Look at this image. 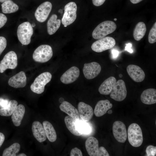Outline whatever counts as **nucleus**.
<instances>
[{
    "instance_id": "obj_1",
    "label": "nucleus",
    "mask_w": 156,
    "mask_h": 156,
    "mask_svg": "<svg viewBox=\"0 0 156 156\" xmlns=\"http://www.w3.org/2000/svg\"><path fill=\"white\" fill-rule=\"evenodd\" d=\"M116 28V25L114 22L106 21L99 24L94 29L92 35L95 39L103 38L114 32Z\"/></svg>"
},
{
    "instance_id": "obj_2",
    "label": "nucleus",
    "mask_w": 156,
    "mask_h": 156,
    "mask_svg": "<svg viewBox=\"0 0 156 156\" xmlns=\"http://www.w3.org/2000/svg\"><path fill=\"white\" fill-rule=\"evenodd\" d=\"M129 142L132 146L137 147L140 146L143 142V137L141 129L139 125L135 123L131 124L128 129Z\"/></svg>"
},
{
    "instance_id": "obj_3",
    "label": "nucleus",
    "mask_w": 156,
    "mask_h": 156,
    "mask_svg": "<svg viewBox=\"0 0 156 156\" xmlns=\"http://www.w3.org/2000/svg\"><path fill=\"white\" fill-rule=\"evenodd\" d=\"M33 34V29L31 24L28 22L20 25L17 30L18 39L24 45H27L31 42V37Z\"/></svg>"
},
{
    "instance_id": "obj_4",
    "label": "nucleus",
    "mask_w": 156,
    "mask_h": 156,
    "mask_svg": "<svg viewBox=\"0 0 156 156\" xmlns=\"http://www.w3.org/2000/svg\"><path fill=\"white\" fill-rule=\"evenodd\" d=\"M53 54L51 47L48 45H42L34 51L33 58L35 62L43 63L47 62L52 57Z\"/></svg>"
},
{
    "instance_id": "obj_5",
    "label": "nucleus",
    "mask_w": 156,
    "mask_h": 156,
    "mask_svg": "<svg viewBox=\"0 0 156 156\" xmlns=\"http://www.w3.org/2000/svg\"><path fill=\"white\" fill-rule=\"evenodd\" d=\"M51 74L48 72H45L38 75L35 79L30 86V89L34 92L40 94L44 91L45 86L51 81Z\"/></svg>"
},
{
    "instance_id": "obj_6",
    "label": "nucleus",
    "mask_w": 156,
    "mask_h": 156,
    "mask_svg": "<svg viewBox=\"0 0 156 156\" xmlns=\"http://www.w3.org/2000/svg\"><path fill=\"white\" fill-rule=\"evenodd\" d=\"M77 7L76 3L70 2L64 7V13L62 19V23L64 25L67 26L72 23L77 17Z\"/></svg>"
},
{
    "instance_id": "obj_7",
    "label": "nucleus",
    "mask_w": 156,
    "mask_h": 156,
    "mask_svg": "<svg viewBox=\"0 0 156 156\" xmlns=\"http://www.w3.org/2000/svg\"><path fill=\"white\" fill-rule=\"evenodd\" d=\"M115 44V40L113 38L105 37L94 42L91 46V48L94 51L101 52L111 49Z\"/></svg>"
},
{
    "instance_id": "obj_8",
    "label": "nucleus",
    "mask_w": 156,
    "mask_h": 156,
    "mask_svg": "<svg viewBox=\"0 0 156 156\" xmlns=\"http://www.w3.org/2000/svg\"><path fill=\"white\" fill-rule=\"evenodd\" d=\"M18 65L17 55L14 51H11L6 53L0 63V73H2L8 69H13Z\"/></svg>"
},
{
    "instance_id": "obj_9",
    "label": "nucleus",
    "mask_w": 156,
    "mask_h": 156,
    "mask_svg": "<svg viewBox=\"0 0 156 156\" xmlns=\"http://www.w3.org/2000/svg\"><path fill=\"white\" fill-rule=\"evenodd\" d=\"M127 90L124 81L120 79L116 81L110 94V97L114 100L121 101L126 98Z\"/></svg>"
},
{
    "instance_id": "obj_10",
    "label": "nucleus",
    "mask_w": 156,
    "mask_h": 156,
    "mask_svg": "<svg viewBox=\"0 0 156 156\" xmlns=\"http://www.w3.org/2000/svg\"><path fill=\"white\" fill-rule=\"evenodd\" d=\"M113 133L116 139L118 142L123 143L126 141L127 132L125 124L119 121H115L112 127Z\"/></svg>"
},
{
    "instance_id": "obj_11",
    "label": "nucleus",
    "mask_w": 156,
    "mask_h": 156,
    "mask_svg": "<svg viewBox=\"0 0 156 156\" xmlns=\"http://www.w3.org/2000/svg\"><path fill=\"white\" fill-rule=\"evenodd\" d=\"M52 5L49 1H45L41 4L37 8L35 16L38 22H43L47 19L51 12Z\"/></svg>"
},
{
    "instance_id": "obj_12",
    "label": "nucleus",
    "mask_w": 156,
    "mask_h": 156,
    "mask_svg": "<svg viewBox=\"0 0 156 156\" xmlns=\"http://www.w3.org/2000/svg\"><path fill=\"white\" fill-rule=\"evenodd\" d=\"M83 70L85 77L87 79H90L99 75L101 71V67L98 63L93 62L85 64Z\"/></svg>"
},
{
    "instance_id": "obj_13",
    "label": "nucleus",
    "mask_w": 156,
    "mask_h": 156,
    "mask_svg": "<svg viewBox=\"0 0 156 156\" xmlns=\"http://www.w3.org/2000/svg\"><path fill=\"white\" fill-rule=\"evenodd\" d=\"M127 70L130 77L135 82H141L145 79V75L144 71L137 65L130 64L127 67Z\"/></svg>"
},
{
    "instance_id": "obj_14",
    "label": "nucleus",
    "mask_w": 156,
    "mask_h": 156,
    "mask_svg": "<svg viewBox=\"0 0 156 156\" xmlns=\"http://www.w3.org/2000/svg\"><path fill=\"white\" fill-rule=\"evenodd\" d=\"M79 74V69L77 67L72 66L62 75L60 80L62 83L65 84L71 83L78 78Z\"/></svg>"
},
{
    "instance_id": "obj_15",
    "label": "nucleus",
    "mask_w": 156,
    "mask_h": 156,
    "mask_svg": "<svg viewBox=\"0 0 156 156\" xmlns=\"http://www.w3.org/2000/svg\"><path fill=\"white\" fill-rule=\"evenodd\" d=\"M78 108L79 116L82 120L88 121L92 118L94 111L91 106L83 102H80L78 104Z\"/></svg>"
},
{
    "instance_id": "obj_16",
    "label": "nucleus",
    "mask_w": 156,
    "mask_h": 156,
    "mask_svg": "<svg viewBox=\"0 0 156 156\" xmlns=\"http://www.w3.org/2000/svg\"><path fill=\"white\" fill-rule=\"evenodd\" d=\"M9 85L15 88L24 87L27 84V79L25 73L21 71L10 78L8 81Z\"/></svg>"
},
{
    "instance_id": "obj_17",
    "label": "nucleus",
    "mask_w": 156,
    "mask_h": 156,
    "mask_svg": "<svg viewBox=\"0 0 156 156\" xmlns=\"http://www.w3.org/2000/svg\"><path fill=\"white\" fill-rule=\"evenodd\" d=\"M33 135L36 139L39 142H44L47 139V136L42 125L38 121L33 122L32 126Z\"/></svg>"
},
{
    "instance_id": "obj_18",
    "label": "nucleus",
    "mask_w": 156,
    "mask_h": 156,
    "mask_svg": "<svg viewBox=\"0 0 156 156\" xmlns=\"http://www.w3.org/2000/svg\"><path fill=\"white\" fill-rule=\"evenodd\" d=\"M85 147L90 156H98L99 142L95 137L90 136L88 138L85 143Z\"/></svg>"
},
{
    "instance_id": "obj_19",
    "label": "nucleus",
    "mask_w": 156,
    "mask_h": 156,
    "mask_svg": "<svg viewBox=\"0 0 156 156\" xmlns=\"http://www.w3.org/2000/svg\"><path fill=\"white\" fill-rule=\"evenodd\" d=\"M113 106L112 104L108 100H101L96 104L94 111L95 116L97 117L103 116Z\"/></svg>"
},
{
    "instance_id": "obj_20",
    "label": "nucleus",
    "mask_w": 156,
    "mask_h": 156,
    "mask_svg": "<svg viewBox=\"0 0 156 156\" xmlns=\"http://www.w3.org/2000/svg\"><path fill=\"white\" fill-rule=\"evenodd\" d=\"M116 82L115 77H110L105 80L99 88V91L102 94H110Z\"/></svg>"
},
{
    "instance_id": "obj_21",
    "label": "nucleus",
    "mask_w": 156,
    "mask_h": 156,
    "mask_svg": "<svg viewBox=\"0 0 156 156\" xmlns=\"http://www.w3.org/2000/svg\"><path fill=\"white\" fill-rule=\"evenodd\" d=\"M141 101L147 105H151L156 103V90L149 88L144 90L140 96Z\"/></svg>"
},
{
    "instance_id": "obj_22",
    "label": "nucleus",
    "mask_w": 156,
    "mask_h": 156,
    "mask_svg": "<svg viewBox=\"0 0 156 156\" xmlns=\"http://www.w3.org/2000/svg\"><path fill=\"white\" fill-rule=\"evenodd\" d=\"M60 108L61 111L67 114L75 120H79V116L77 109L68 102L64 101L60 105Z\"/></svg>"
},
{
    "instance_id": "obj_23",
    "label": "nucleus",
    "mask_w": 156,
    "mask_h": 156,
    "mask_svg": "<svg viewBox=\"0 0 156 156\" xmlns=\"http://www.w3.org/2000/svg\"><path fill=\"white\" fill-rule=\"evenodd\" d=\"M25 112L24 106L22 104L17 105L11 116L12 121L16 127L19 126L24 116Z\"/></svg>"
},
{
    "instance_id": "obj_24",
    "label": "nucleus",
    "mask_w": 156,
    "mask_h": 156,
    "mask_svg": "<svg viewBox=\"0 0 156 156\" xmlns=\"http://www.w3.org/2000/svg\"><path fill=\"white\" fill-rule=\"evenodd\" d=\"M61 23L60 19H57L55 14L52 15L47 23V31L50 35L54 34L60 27Z\"/></svg>"
},
{
    "instance_id": "obj_25",
    "label": "nucleus",
    "mask_w": 156,
    "mask_h": 156,
    "mask_svg": "<svg viewBox=\"0 0 156 156\" xmlns=\"http://www.w3.org/2000/svg\"><path fill=\"white\" fill-rule=\"evenodd\" d=\"M42 123L47 137L49 141L51 142L55 141L57 139V134L53 125L47 121H44Z\"/></svg>"
},
{
    "instance_id": "obj_26",
    "label": "nucleus",
    "mask_w": 156,
    "mask_h": 156,
    "mask_svg": "<svg viewBox=\"0 0 156 156\" xmlns=\"http://www.w3.org/2000/svg\"><path fill=\"white\" fill-rule=\"evenodd\" d=\"M146 30L145 24L142 22L138 23L133 31V37L136 41L140 40L144 36Z\"/></svg>"
},
{
    "instance_id": "obj_27",
    "label": "nucleus",
    "mask_w": 156,
    "mask_h": 156,
    "mask_svg": "<svg viewBox=\"0 0 156 156\" xmlns=\"http://www.w3.org/2000/svg\"><path fill=\"white\" fill-rule=\"evenodd\" d=\"M17 102L15 100L9 101L7 106L0 109V115L2 116H9L12 115L17 105Z\"/></svg>"
},
{
    "instance_id": "obj_28",
    "label": "nucleus",
    "mask_w": 156,
    "mask_h": 156,
    "mask_svg": "<svg viewBox=\"0 0 156 156\" xmlns=\"http://www.w3.org/2000/svg\"><path fill=\"white\" fill-rule=\"evenodd\" d=\"M1 6L2 12L5 14L15 12L19 8L18 6L11 0L4 2Z\"/></svg>"
},
{
    "instance_id": "obj_29",
    "label": "nucleus",
    "mask_w": 156,
    "mask_h": 156,
    "mask_svg": "<svg viewBox=\"0 0 156 156\" xmlns=\"http://www.w3.org/2000/svg\"><path fill=\"white\" fill-rule=\"evenodd\" d=\"M64 120L67 128L72 134L78 136L82 135L76 129L75 120L72 117L69 116H66L65 117Z\"/></svg>"
},
{
    "instance_id": "obj_30",
    "label": "nucleus",
    "mask_w": 156,
    "mask_h": 156,
    "mask_svg": "<svg viewBox=\"0 0 156 156\" xmlns=\"http://www.w3.org/2000/svg\"><path fill=\"white\" fill-rule=\"evenodd\" d=\"M75 124L76 129L82 134H89L92 130L90 125L85 121L77 120L75 121Z\"/></svg>"
},
{
    "instance_id": "obj_31",
    "label": "nucleus",
    "mask_w": 156,
    "mask_h": 156,
    "mask_svg": "<svg viewBox=\"0 0 156 156\" xmlns=\"http://www.w3.org/2000/svg\"><path fill=\"white\" fill-rule=\"evenodd\" d=\"M20 145L18 143H15L8 147L5 148L3 151V156H16L20 149Z\"/></svg>"
},
{
    "instance_id": "obj_32",
    "label": "nucleus",
    "mask_w": 156,
    "mask_h": 156,
    "mask_svg": "<svg viewBox=\"0 0 156 156\" xmlns=\"http://www.w3.org/2000/svg\"><path fill=\"white\" fill-rule=\"evenodd\" d=\"M148 41L151 44L156 42V22H155L151 29L148 36Z\"/></svg>"
},
{
    "instance_id": "obj_33",
    "label": "nucleus",
    "mask_w": 156,
    "mask_h": 156,
    "mask_svg": "<svg viewBox=\"0 0 156 156\" xmlns=\"http://www.w3.org/2000/svg\"><path fill=\"white\" fill-rule=\"evenodd\" d=\"M156 147L153 146L149 145L146 148V152L148 156H156Z\"/></svg>"
},
{
    "instance_id": "obj_34",
    "label": "nucleus",
    "mask_w": 156,
    "mask_h": 156,
    "mask_svg": "<svg viewBox=\"0 0 156 156\" xmlns=\"http://www.w3.org/2000/svg\"><path fill=\"white\" fill-rule=\"evenodd\" d=\"M7 45V40L3 36H0V55L5 48Z\"/></svg>"
},
{
    "instance_id": "obj_35",
    "label": "nucleus",
    "mask_w": 156,
    "mask_h": 156,
    "mask_svg": "<svg viewBox=\"0 0 156 156\" xmlns=\"http://www.w3.org/2000/svg\"><path fill=\"white\" fill-rule=\"evenodd\" d=\"M70 156H82V153L81 151L77 147L73 148L70 152Z\"/></svg>"
},
{
    "instance_id": "obj_36",
    "label": "nucleus",
    "mask_w": 156,
    "mask_h": 156,
    "mask_svg": "<svg viewBox=\"0 0 156 156\" xmlns=\"http://www.w3.org/2000/svg\"><path fill=\"white\" fill-rule=\"evenodd\" d=\"M109 156V155L105 148L103 146L99 148L98 156Z\"/></svg>"
},
{
    "instance_id": "obj_37",
    "label": "nucleus",
    "mask_w": 156,
    "mask_h": 156,
    "mask_svg": "<svg viewBox=\"0 0 156 156\" xmlns=\"http://www.w3.org/2000/svg\"><path fill=\"white\" fill-rule=\"evenodd\" d=\"M7 20L6 16L3 14L0 13V28L4 26Z\"/></svg>"
},
{
    "instance_id": "obj_38",
    "label": "nucleus",
    "mask_w": 156,
    "mask_h": 156,
    "mask_svg": "<svg viewBox=\"0 0 156 156\" xmlns=\"http://www.w3.org/2000/svg\"><path fill=\"white\" fill-rule=\"evenodd\" d=\"M9 101L8 99L0 98V107L1 108L5 107L8 105Z\"/></svg>"
},
{
    "instance_id": "obj_39",
    "label": "nucleus",
    "mask_w": 156,
    "mask_h": 156,
    "mask_svg": "<svg viewBox=\"0 0 156 156\" xmlns=\"http://www.w3.org/2000/svg\"><path fill=\"white\" fill-rule=\"evenodd\" d=\"M106 0H92V2L94 5L99 6L102 5L105 2Z\"/></svg>"
},
{
    "instance_id": "obj_40",
    "label": "nucleus",
    "mask_w": 156,
    "mask_h": 156,
    "mask_svg": "<svg viewBox=\"0 0 156 156\" xmlns=\"http://www.w3.org/2000/svg\"><path fill=\"white\" fill-rule=\"evenodd\" d=\"M131 47L132 44L131 43H129L127 44L125 47V50L130 53H132L133 52V51L131 49Z\"/></svg>"
},
{
    "instance_id": "obj_41",
    "label": "nucleus",
    "mask_w": 156,
    "mask_h": 156,
    "mask_svg": "<svg viewBox=\"0 0 156 156\" xmlns=\"http://www.w3.org/2000/svg\"><path fill=\"white\" fill-rule=\"evenodd\" d=\"M5 139L4 135L2 133L0 132V147L3 144Z\"/></svg>"
},
{
    "instance_id": "obj_42",
    "label": "nucleus",
    "mask_w": 156,
    "mask_h": 156,
    "mask_svg": "<svg viewBox=\"0 0 156 156\" xmlns=\"http://www.w3.org/2000/svg\"><path fill=\"white\" fill-rule=\"evenodd\" d=\"M112 57L114 58H115L117 57L118 55V52L116 50H113L112 52Z\"/></svg>"
},
{
    "instance_id": "obj_43",
    "label": "nucleus",
    "mask_w": 156,
    "mask_h": 156,
    "mask_svg": "<svg viewBox=\"0 0 156 156\" xmlns=\"http://www.w3.org/2000/svg\"><path fill=\"white\" fill-rule=\"evenodd\" d=\"M131 3L133 4L138 3L143 0H130Z\"/></svg>"
},
{
    "instance_id": "obj_44",
    "label": "nucleus",
    "mask_w": 156,
    "mask_h": 156,
    "mask_svg": "<svg viewBox=\"0 0 156 156\" xmlns=\"http://www.w3.org/2000/svg\"><path fill=\"white\" fill-rule=\"evenodd\" d=\"M64 101V98L62 97L60 98L59 99V101L60 103H62Z\"/></svg>"
},
{
    "instance_id": "obj_45",
    "label": "nucleus",
    "mask_w": 156,
    "mask_h": 156,
    "mask_svg": "<svg viewBox=\"0 0 156 156\" xmlns=\"http://www.w3.org/2000/svg\"><path fill=\"white\" fill-rule=\"evenodd\" d=\"M18 156H26V155L24 153H22L17 155Z\"/></svg>"
},
{
    "instance_id": "obj_46",
    "label": "nucleus",
    "mask_w": 156,
    "mask_h": 156,
    "mask_svg": "<svg viewBox=\"0 0 156 156\" xmlns=\"http://www.w3.org/2000/svg\"><path fill=\"white\" fill-rule=\"evenodd\" d=\"M112 112V111L111 110H109L107 112L108 114H111Z\"/></svg>"
},
{
    "instance_id": "obj_47",
    "label": "nucleus",
    "mask_w": 156,
    "mask_h": 156,
    "mask_svg": "<svg viewBox=\"0 0 156 156\" xmlns=\"http://www.w3.org/2000/svg\"><path fill=\"white\" fill-rule=\"evenodd\" d=\"M8 0H0V2L1 3H3L4 2Z\"/></svg>"
},
{
    "instance_id": "obj_48",
    "label": "nucleus",
    "mask_w": 156,
    "mask_h": 156,
    "mask_svg": "<svg viewBox=\"0 0 156 156\" xmlns=\"http://www.w3.org/2000/svg\"><path fill=\"white\" fill-rule=\"evenodd\" d=\"M31 25L32 27H34L35 26V25L34 23H32Z\"/></svg>"
},
{
    "instance_id": "obj_49",
    "label": "nucleus",
    "mask_w": 156,
    "mask_h": 156,
    "mask_svg": "<svg viewBox=\"0 0 156 156\" xmlns=\"http://www.w3.org/2000/svg\"><path fill=\"white\" fill-rule=\"evenodd\" d=\"M119 76L120 77H122V75L121 74H120L119 75Z\"/></svg>"
},
{
    "instance_id": "obj_50",
    "label": "nucleus",
    "mask_w": 156,
    "mask_h": 156,
    "mask_svg": "<svg viewBox=\"0 0 156 156\" xmlns=\"http://www.w3.org/2000/svg\"><path fill=\"white\" fill-rule=\"evenodd\" d=\"M114 20L115 21H116L117 20V19L116 18H115L114 19Z\"/></svg>"
}]
</instances>
